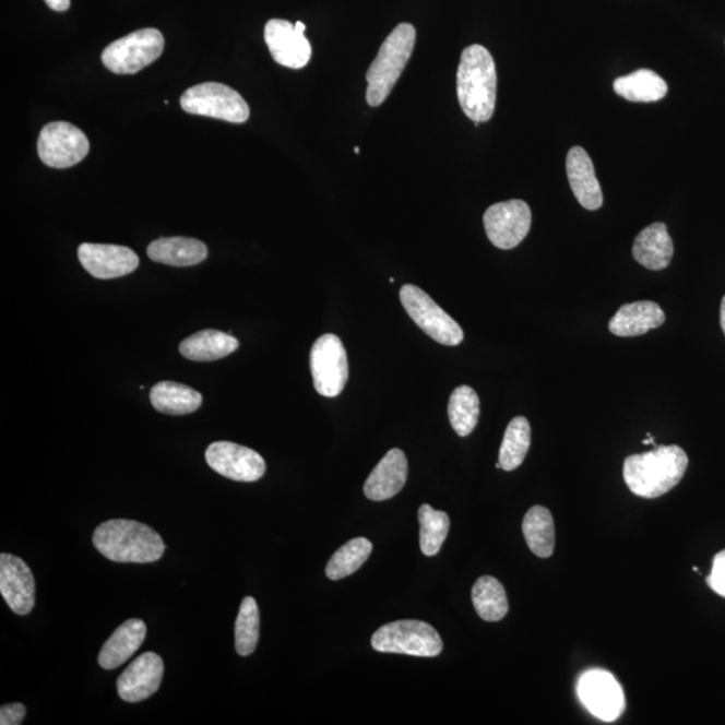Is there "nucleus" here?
I'll return each mask as SVG.
<instances>
[{
  "label": "nucleus",
  "instance_id": "nucleus-17",
  "mask_svg": "<svg viewBox=\"0 0 725 725\" xmlns=\"http://www.w3.org/2000/svg\"><path fill=\"white\" fill-rule=\"evenodd\" d=\"M265 43L273 60L285 68L301 69L311 60V44L306 35L288 21H269L265 26Z\"/></svg>",
  "mask_w": 725,
  "mask_h": 725
},
{
  "label": "nucleus",
  "instance_id": "nucleus-9",
  "mask_svg": "<svg viewBox=\"0 0 725 725\" xmlns=\"http://www.w3.org/2000/svg\"><path fill=\"white\" fill-rule=\"evenodd\" d=\"M311 372L316 391L326 397L342 394L348 380L347 350L341 338L326 333L314 342L311 350Z\"/></svg>",
  "mask_w": 725,
  "mask_h": 725
},
{
  "label": "nucleus",
  "instance_id": "nucleus-19",
  "mask_svg": "<svg viewBox=\"0 0 725 725\" xmlns=\"http://www.w3.org/2000/svg\"><path fill=\"white\" fill-rule=\"evenodd\" d=\"M567 177L572 192L584 209L598 210L604 204L601 185L596 179L593 161L582 147L571 148L566 161Z\"/></svg>",
  "mask_w": 725,
  "mask_h": 725
},
{
  "label": "nucleus",
  "instance_id": "nucleus-30",
  "mask_svg": "<svg viewBox=\"0 0 725 725\" xmlns=\"http://www.w3.org/2000/svg\"><path fill=\"white\" fill-rule=\"evenodd\" d=\"M531 447V426L527 418H513L502 440L499 462L501 470L512 472L523 464Z\"/></svg>",
  "mask_w": 725,
  "mask_h": 725
},
{
  "label": "nucleus",
  "instance_id": "nucleus-10",
  "mask_svg": "<svg viewBox=\"0 0 725 725\" xmlns=\"http://www.w3.org/2000/svg\"><path fill=\"white\" fill-rule=\"evenodd\" d=\"M90 140L78 127L66 121L50 122L40 131L38 155L46 166L69 168L83 162L90 152Z\"/></svg>",
  "mask_w": 725,
  "mask_h": 725
},
{
  "label": "nucleus",
  "instance_id": "nucleus-39",
  "mask_svg": "<svg viewBox=\"0 0 725 725\" xmlns=\"http://www.w3.org/2000/svg\"><path fill=\"white\" fill-rule=\"evenodd\" d=\"M355 152H356V154H359L360 148L356 147V148H355Z\"/></svg>",
  "mask_w": 725,
  "mask_h": 725
},
{
  "label": "nucleus",
  "instance_id": "nucleus-13",
  "mask_svg": "<svg viewBox=\"0 0 725 725\" xmlns=\"http://www.w3.org/2000/svg\"><path fill=\"white\" fill-rule=\"evenodd\" d=\"M578 694L586 709L604 722L617 721L625 710L622 687L605 670H590L578 684Z\"/></svg>",
  "mask_w": 725,
  "mask_h": 725
},
{
  "label": "nucleus",
  "instance_id": "nucleus-37",
  "mask_svg": "<svg viewBox=\"0 0 725 725\" xmlns=\"http://www.w3.org/2000/svg\"><path fill=\"white\" fill-rule=\"evenodd\" d=\"M721 323L725 335V296L723 298L722 308H721Z\"/></svg>",
  "mask_w": 725,
  "mask_h": 725
},
{
  "label": "nucleus",
  "instance_id": "nucleus-4",
  "mask_svg": "<svg viewBox=\"0 0 725 725\" xmlns=\"http://www.w3.org/2000/svg\"><path fill=\"white\" fill-rule=\"evenodd\" d=\"M415 39L417 32L411 23H401L385 38L367 72L368 105L379 107L389 97L412 58Z\"/></svg>",
  "mask_w": 725,
  "mask_h": 725
},
{
  "label": "nucleus",
  "instance_id": "nucleus-16",
  "mask_svg": "<svg viewBox=\"0 0 725 725\" xmlns=\"http://www.w3.org/2000/svg\"><path fill=\"white\" fill-rule=\"evenodd\" d=\"M165 664L156 653H144L122 671L117 692L127 703H140L159 691Z\"/></svg>",
  "mask_w": 725,
  "mask_h": 725
},
{
  "label": "nucleus",
  "instance_id": "nucleus-35",
  "mask_svg": "<svg viewBox=\"0 0 725 725\" xmlns=\"http://www.w3.org/2000/svg\"><path fill=\"white\" fill-rule=\"evenodd\" d=\"M26 706L21 703L3 705L0 710V724L20 725L26 717Z\"/></svg>",
  "mask_w": 725,
  "mask_h": 725
},
{
  "label": "nucleus",
  "instance_id": "nucleus-29",
  "mask_svg": "<svg viewBox=\"0 0 725 725\" xmlns=\"http://www.w3.org/2000/svg\"><path fill=\"white\" fill-rule=\"evenodd\" d=\"M449 419L460 437H467L475 430L479 419V400L470 385H460L449 401Z\"/></svg>",
  "mask_w": 725,
  "mask_h": 725
},
{
  "label": "nucleus",
  "instance_id": "nucleus-31",
  "mask_svg": "<svg viewBox=\"0 0 725 725\" xmlns=\"http://www.w3.org/2000/svg\"><path fill=\"white\" fill-rule=\"evenodd\" d=\"M372 552V543L366 537H356L338 548L326 564L325 574L331 581L355 574Z\"/></svg>",
  "mask_w": 725,
  "mask_h": 725
},
{
  "label": "nucleus",
  "instance_id": "nucleus-32",
  "mask_svg": "<svg viewBox=\"0 0 725 725\" xmlns=\"http://www.w3.org/2000/svg\"><path fill=\"white\" fill-rule=\"evenodd\" d=\"M419 520V543L426 557H436L441 551L443 542L447 540L450 530V519L448 513L432 510L428 504H424L418 511Z\"/></svg>",
  "mask_w": 725,
  "mask_h": 725
},
{
  "label": "nucleus",
  "instance_id": "nucleus-2",
  "mask_svg": "<svg viewBox=\"0 0 725 725\" xmlns=\"http://www.w3.org/2000/svg\"><path fill=\"white\" fill-rule=\"evenodd\" d=\"M497 74L494 57L484 46L462 51L457 70V96L462 110L476 122L492 119L496 107Z\"/></svg>",
  "mask_w": 725,
  "mask_h": 725
},
{
  "label": "nucleus",
  "instance_id": "nucleus-23",
  "mask_svg": "<svg viewBox=\"0 0 725 725\" xmlns=\"http://www.w3.org/2000/svg\"><path fill=\"white\" fill-rule=\"evenodd\" d=\"M150 259L169 266H194L207 259V247L198 239L186 237L159 238L147 249Z\"/></svg>",
  "mask_w": 725,
  "mask_h": 725
},
{
  "label": "nucleus",
  "instance_id": "nucleus-11",
  "mask_svg": "<svg viewBox=\"0 0 725 725\" xmlns=\"http://www.w3.org/2000/svg\"><path fill=\"white\" fill-rule=\"evenodd\" d=\"M532 214L527 203L520 199L494 204L484 215L485 231L496 248L510 250L519 247L528 236Z\"/></svg>",
  "mask_w": 725,
  "mask_h": 725
},
{
  "label": "nucleus",
  "instance_id": "nucleus-8",
  "mask_svg": "<svg viewBox=\"0 0 725 725\" xmlns=\"http://www.w3.org/2000/svg\"><path fill=\"white\" fill-rule=\"evenodd\" d=\"M401 302L403 308L413 319L414 323L429 335L432 341L443 344V346H459L464 341V331H462L457 321L450 318L437 302L418 286L407 284L402 286Z\"/></svg>",
  "mask_w": 725,
  "mask_h": 725
},
{
  "label": "nucleus",
  "instance_id": "nucleus-24",
  "mask_svg": "<svg viewBox=\"0 0 725 725\" xmlns=\"http://www.w3.org/2000/svg\"><path fill=\"white\" fill-rule=\"evenodd\" d=\"M239 347V342L229 333L204 330L180 343V354L192 361H214L226 358Z\"/></svg>",
  "mask_w": 725,
  "mask_h": 725
},
{
  "label": "nucleus",
  "instance_id": "nucleus-26",
  "mask_svg": "<svg viewBox=\"0 0 725 725\" xmlns=\"http://www.w3.org/2000/svg\"><path fill=\"white\" fill-rule=\"evenodd\" d=\"M614 92L633 103H656L668 93V85L653 70L640 69L614 81Z\"/></svg>",
  "mask_w": 725,
  "mask_h": 725
},
{
  "label": "nucleus",
  "instance_id": "nucleus-5",
  "mask_svg": "<svg viewBox=\"0 0 725 725\" xmlns=\"http://www.w3.org/2000/svg\"><path fill=\"white\" fill-rule=\"evenodd\" d=\"M371 643L377 652L414 657H437L443 649L441 635L431 625L411 619L384 625L372 635Z\"/></svg>",
  "mask_w": 725,
  "mask_h": 725
},
{
  "label": "nucleus",
  "instance_id": "nucleus-36",
  "mask_svg": "<svg viewBox=\"0 0 725 725\" xmlns=\"http://www.w3.org/2000/svg\"><path fill=\"white\" fill-rule=\"evenodd\" d=\"M45 3L49 5L51 10L62 13L70 8V0H45Z\"/></svg>",
  "mask_w": 725,
  "mask_h": 725
},
{
  "label": "nucleus",
  "instance_id": "nucleus-14",
  "mask_svg": "<svg viewBox=\"0 0 725 725\" xmlns=\"http://www.w3.org/2000/svg\"><path fill=\"white\" fill-rule=\"evenodd\" d=\"M79 260L85 271L98 280L124 277L136 271L139 266L138 254L132 249L119 245H80Z\"/></svg>",
  "mask_w": 725,
  "mask_h": 725
},
{
  "label": "nucleus",
  "instance_id": "nucleus-3",
  "mask_svg": "<svg viewBox=\"0 0 725 725\" xmlns=\"http://www.w3.org/2000/svg\"><path fill=\"white\" fill-rule=\"evenodd\" d=\"M93 544L99 554L117 563H152L166 551V544L156 531L124 519L99 524Z\"/></svg>",
  "mask_w": 725,
  "mask_h": 725
},
{
  "label": "nucleus",
  "instance_id": "nucleus-25",
  "mask_svg": "<svg viewBox=\"0 0 725 725\" xmlns=\"http://www.w3.org/2000/svg\"><path fill=\"white\" fill-rule=\"evenodd\" d=\"M150 400L155 411L168 415H186L198 411L202 395L189 385L159 382L151 390Z\"/></svg>",
  "mask_w": 725,
  "mask_h": 725
},
{
  "label": "nucleus",
  "instance_id": "nucleus-28",
  "mask_svg": "<svg viewBox=\"0 0 725 725\" xmlns=\"http://www.w3.org/2000/svg\"><path fill=\"white\" fill-rule=\"evenodd\" d=\"M473 606L484 621L497 622L507 616L510 605L504 586L494 577H482L472 589Z\"/></svg>",
  "mask_w": 725,
  "mask_h": 725
},
{
  "label": "nucleus",
  "instance_id": "nucleus-34",
  "mask_svg": "<svg viewBox=\"0 0 725 725\" xmlns=\"http://www.w3.org/2000/svg\"><path fill=\"white\" fill-rule=\"evenodd\" d=\"M706 583L716 594L725 598V549L715 555L712 563V571Z\"/></svg>",
  "mask_w": 725,
  "mask_h": 725
},
{
  "label": "nucleus",
  "instance_id": "nucleus-33",
  "mask_svg": "<svg viewBox=\"0 0 725 725\" xmlns=\"http://www.w3.org/2000/svg\"><path fill=\"white\" fill-rule=\"evenodd\" d=\"M260 640V610L254 598L242 601L236 621V651L247 657L255 651Z\"/></svg>",
  "mask_w": 725,
  "mask_h": 725
},
{
  "label": "nucleus",
  "instance_id": "nucleus-20",
  "mask_svg": "<svg viewBox=\"0 0 725 725\" xmlns=\"http://www.w3.org/2000/svg\"><path fill=\"white\" fill-rule=\"evenodd\" d=\"M665 323V313L657 302L637 301L625 304L613 316L609 330L614 335L634 337L645 335Z\"/></svg>",
  "mask_w": 725,
  "mask_h": 725
},
{
  "label": "nucleus",
  "instance_id": "nucleus-6",
  "mask_svg": "<svg viewBox=\"0 0 725 725\" xmlns=\"http://www.w3.org/2000/svg\"><path fill=\"white\" fill-rule=\"evenodd\" d=\"M165 50V37L156 28H142L110 44L103 51L105 68L116 74H134L147 68Z\"/></svg>",
  "mask_w": 725,
  "mask_h": 725
},
{
  "label": "nucleus",
  "instance_id": "nucleus-18",
  "mask_svg": "<svg viewBox=\"0 0 725 725\" xmlns=\"http://www.w3.org/2000/svg\"><path fill=\"white\" fill-rule=\"evenodd\" d=\"M408 464L401 449H391L380 460L365 484V495L372 501H384L400 494L407 482Z\"/></svg>",
  "mask_w": 725,
  "mask_h": 725
},
{
  "label": "nucleus",
  "instance_id": "nucleus-1",
  "mask_svg": "<svg viewBox=\"0 0 725 725\" xmlns=\"http://www.w3.org/2000/svg\"><path fill=\"white\" fill-rule=\"evenodd\" d=\"M688 464V455L680 447H656L625 460V483L635 496L657 499L680 484Z\"/></svg>",
  "mask_w": 725,
  "mask_h": 725
},
{
  "label": "nucleus",
  "instance_id": "nucleus-38",
  "mask_svg": "<svg viewBox=\"0 0 725 725\" xmlns=\"http://www.w3.org/2000/svg\"><path fill=\"white\" fill-rule=\"evenodd\" d=\"M295 26H296L298 32H301V33L306 32L307 26L304 25L302 22H297Z\"/></svg>",
  "mask_w": 725,
  "mask_h": 725
},
{
  "label": "nucleus",
  "instance_id": "nucleus-15",
  "mask_svg": "<svg viewBox=\"0 0 725 725\" xmlns=\"http://www.w3.org/2000/svg\"><path fill=\"white\" fill-rule=\"evenodd\" d=\"M0 594L17 616H27L35 605V579L28 566L14 555H0Z\"/></svg>",
  "mask_w": 725,
  "mask_h": 725
},
{
  "label": "nucleus",
  "instance_id": "nucleus-21",
  "mask_svg": "<svg viewBox=\"0 0 725 725\" xmlns=\"http://www.w3.org/2000/svg\"><path fill=\"white\" fill-rule=\"evenodd\" d=\"M145 637H147V627L142 619H130L122 623L104 643L98 664L107 670L119 668L139 651Z\"/></svg>",
  "mask_w": 725,
  "mask_h": 725
},
{
  "label": "nucleus",
  "instance_id": "nucleus-7",
  "mask_svg": "<svg viewBox=\"0 0 725 725\" xmlns=\"http://www.w3.org/2000/svg\"><path fill=\"white\" fill-rule=\"evenodd\" d=\"M185 112L242 124L250 116L249 105L238 92L219 83L190 87L180 98Z\"/></svg>",
  "mask_w": 725,
  "mask_h": 725
},
{
  "label": "nucleus",
  "instance_id": "nucleus-22",
  "mask_svg": "<svg viewBox=\"0 0 725 725\" xmlns=\"http://www.w3.org/2000/svg\"><path fill=\"white\" fill-rule=\"evenodd\" d=\"M674 241L663 222H656L637 236L633 245V257L639 264L651 271H663L668 268L674 257Z\"/></svg>",
  "mask_w": 725,
  "mask_h": 725
},
{
  "label": "nucleus",
  "instance_id": "nucleus-27",
  "mask_svg": "<svg viewBox=\"0 0 725 725\" xmlns=\"http://www.w3.org/2000/svg\"><path fill=\"white\" fill-rule=\"evenodd\" d=\"M525 542L536 557L547 559L555 549V523L552 513L547 508L535 506L523 520Z\"/></svg>",
  "mask_w": 725,
  "mask_h": 725
},
{
  "label": "nucleus",
  "instance_id": "nucleus-12",
  "mask_svg": "<svg viewBox=\"0 0 725 725\" xmlns=\"http://www.w3.org/2000/svg\"><path fill=\"white\" fill-rule=\"evenodd\" d=\"M206 461L213 471L234 482H259L266 472L265 460L259 453L233 442L212 443L206 450Z\"/></svg>",
  "mask_w": 725,
  "mask_h": 725
}]
</instances>
